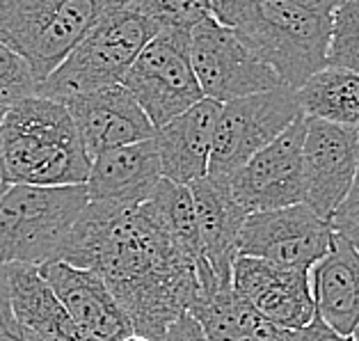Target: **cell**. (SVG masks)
<instances>
[{"mask_svg":"<svg viewBox=\"0 0 359 341\" xmlns=\"http://www.w3.org/2000/svg\"><path fill=\"white\" fill-rule=\"evenodd\" d=\"M135 5L158 30L190 32L199 21L213 16V0H137Z\"/></svg>","mask_w":359,"mask_h":341,"instance_id":"23","label":"cell"},{"mask_svg":"<svg viewBox=\"0 0 359 341\" xmlns=\"http://www.w3.org/2000/svg\"><path fill=\"white\" fill-rule=\"evenodd\" d=\"M0 110H3V108H0Z\"/></svg>","mask_w":359,"mask_h":341,"instance_id":"36","label":"cell"},{"mask_svg":"<svg viewBox=\"0 0 359 341\" xmlns=\"http://www.w3.org/2000/svg\"><path fill=\"white\" fill-rule=\"evenodd\" d=\"M0 161L14 183L76 186L92 159L62 101L32 94L0 110Z\"/></svg>","mask_w":359,"mask_h":341,"instance_id":"3","label":"cell"},{"mask_svg":"<svg viewBox=\"0 0 359 341\" xmlns=\"http://www.w3.org/2000/svg\"><path fill=\"white\" fill-rule=\"evenodd\" d=\"M332 10L302 0H213L215 19L293 90L327 67Z\"/></svg>","mask_w":359,"mask_h":341,"instance_id":"2","label":"cell"},{"mask_svg":"<svg viewBox=\"0 0 359 341\" xmlns=\"http://www.w3.org/2000/svg\"><path fill=\"white\" fill-rule=\"evenodd\" d=\"M304 119V204L330 222L355 177L359 131L306 115Z\"/></svg>","mask_w":359,"mask_h":341,"instance_id":"12","label":"cell"},{"mask_svg":"<svg viewBox=\"0 0 359 341\" xmlns=\"http://www.w3.org/2000/svg\"><path fill=\"white\" fill-rule=\"evenodd\" d=\"M195 204L201 252L220 282H231V264L238 257V234L245 222V208L236 202L229 183L211 177L190 183Z\"/></svg>","mask_w":359,"mask_h":341,"instance_id":"18","label":"cell"},{"mask_svg":"<svg viewBox=\"0 0 359 341\" xmlns=\"http://www.w3.org/2000/svg\"><path fill=\"white\" fill-rule=\"evenodd\" d=\"M37 268L85 335L96 341H119L133 332L115 295L92 270L72 266L67 261H48Z\"/></svg>","mask_w":359,"mask_h":341,"instance_id":"15","label":"cell"},{"mask_svg":"<svg viewBox=\"0 0 359 341\" xmlns=\"http://www.w3.org/2000/svg\"><path fill=\"white\" fill-rule=\"evenodd\" d=\"M37 87L39 81L30 65L5 41H0V108L5 110L25 96L37 94Z\"/></svg>","mask_w":359,"mask_h":341,"instance_id":"24","label":"cell"},{"mask_svg":"<svg viewBox=\"0 0 359 341\" xmlns=\"http://www.w3.org/2000/svg\"><path fill=\"white\" fill-rule=\"evenodd\" d=\"M188 37L190 32L158 30L142 46L121 81L154 128H161L204 99L190 65Z\"/></svg>","mask_w":359,"mask_h":341,"instance_id":"8","label":"cell"},{"mask_svg":"<svg viewBox=\"0 0 359 341\" xmlns=\"http://www.w3.org/2000/svg\"><path fill=\"white\" fill-rule=\"evenodd\" d=\"M332 227L309 204L248 213L238 234V255L286 268L309 270L327 255Z\"/></svg>","mask_w":359,"mask_h":341,"instance_id":"10","label":"cell"},{"mask_svg":"<svg viewBox=\"0 0 359 341\" xmlns=\"http://www.w3.org/2000/svg\"><path fill=\"white\" fill-rule=\"evenodd\" d=\"M288 339H291V330L277 328L275 323H270L252 307H248L243 319V328L233 341H288Z\"/></svg>","mask_w":359,"mask_h":341,"instance_id":"25","label":"cell"},{"mask_svg":"<svg viewBox=\"0 0 359 341\" xmlns=\"http://www.w3.org/2000/svg\"><path fill=\"white\" fill-rule=\"evenodd\" d=\"M0 341H34L19 328L12 314L10 293H7V273L3 264H0Z\"/></svg>","mask_w":359,"mask_h":341,"instance_id":"27","label":"cell"},{"mask_svg":"<svg viewBox=\"0 0 359 341\" xmlns=\"http://www.w3.org/2000/svg\"><path fill=\"white\" fill-rule=\"evenodd\" d=\"M119 3H137V0H119Z\"/></svg>","mask_w":359,"mask_h":341,"instance_id":"35","label":"cell"},{"mask_svg":"<svg viewBox=\"0 0 359 341\" xmlns=\"http://www.w3.org/2000/svg\"><path fill=\"white\" fill-rule=\"evenodd\" d=\"M156 32L158 25L135 3H117L83 34L72 53L39 81L37 94L62 101L72 94L121 83Z\"/></svg>","mask_w":359,"mask_h":341,"instance_id":"4","label":"cell"},{"mask_svg":"<svg viewBox=\"0 0 359 341\" xmlns=\"http://www.w3.org/2000/svg\"><path fill=\"white\" fill-rule=\"evenodd\" d=\"M220 108V101L204 96L195 106L154 131V145L165 179L190 186L192 181L206 177Z\"/></svg>","mask_w":359,"mask_h":341,"instance_id":"17","label":"cell"},{"mask_svg":"<svg viewBox=\"0 0 359 341\" xmlns=\"http://www.w3.org/2000/svg\"><path fill=\"white\" fill-rule=\"evenodd\" d=\"M344 202H357L359 204V145H357V165H355V177L353 183H350V190Z\"/></svg>","mask_w":359,"mask_h":341,"instance_id":"30","label":"cell"},{"mask_svg":"<svg viewBox=\"0 0 359 341\" xmlns=\"http://www.w3.org/2000/svg\"><path fill=\"white\" fill-rule=\"evenodd\" d=\"M161 177V161L151 135L94 156L85 188L90 202L137 206L151 195Z\"/></svg>","mask_w":359,"mask_h":341,"instance_id":"16","label":"cell"},{"mask_svg":"<svg viewBox=\"0 0 359 341\" xmlns=\"http://www.w3.org/2000/svg\"><path fill=\"white\" fill-rule=\"evenodd\" d=\"M348 341H359V323L353 328V332L348 335Z\"/></svg>","mask_w":359,"mask_h":341,"instance_id":"34","label":"cell"},{"mask_svg":"<svg viewBox=\"0 0 359 341\" xmlns=\"http://www.w3.org/2000/svg\"><path fill=\"white\" fill-rule=\"evenodd\" d=\"M119 341H151V339H147V337H142V335H137V332H128L126 337H121Z\"/></svg>","mask_w":359,"mask_h":341,"instance_id":"32","label":"cell"},{"mask_svg":"<svg viewBox=\"0 0 359 341\" xmlns=\"http://www.w3.org/2000/svg\"><path fill=\"white\" fill-rule=\"evenodd\" d=\"M300 112L359 131V74L325 67L295 90Z\"/></svg>","mask_w":359,"mask_h":341,"instance_id":"21","label":"cell"},{"mask_svg":"<svg viewBox=\"0 0 359 341\" xmlns=\"http://www.w3.org/2000/svg\"><path fill=\"white\" fill-rule=\"evenodd\" d=\"M332 232L344 236V239L359 252V204L357 202H341L339 208L330 215Z\"/></svg>","mask_w":359,"mask_h":341,"instance_id":"26","label":"cell"},{"mask_svg":"<svg viewBox=\"0 0 359 341\" xmlns=\"http://www.w3.org/2000/svg\"><path fill=\"white\" fill-rule=\"evenodd\" d=\"M297 115L300 106L295 90L288 85H277L273 90L222 103L206 177L226 181L259 149L291 126Z\"/></svg>","mask_w":359,"mask_h":341,"instance_id":"7","label":"cell"},{"mask_svg":"<svg viewBox=\"0 0 359 341\" xmlns=\"http://www.w3.org/2000/svg\"><path fill=\"white\" fill-rule=\"evenodd\" d=\"M231 286L254 312L282 330L302 328L316 314L309 270L304 268L238 255L231 264Z\"/></svg>","mask_w":359,"mask_h":341,"instance_id":"13","label":"cell"},{"mask_svg":"<svg viewBox=\"0 0 359 341\" xmlns=\"http://www.w3.org/2000/svg\"><path fill=\"white\" fill-rule=\"evenodd\" d=\"M60 261L96 273L137 335L158 341L201 293V270L144 204L87 202Z\"/></svg>","mask_w":359,"mask_h":341,"instance_id":"1","label":"cell"},{"mask_svg":"<svg viewBox=\"0 0 359 341\" xmlns=\"http://www.w3.org/2000/svg\"><path fill=\"white\" fill-rule=\"evenodd\" d=\"M90 159L154 135V124L121 83L62 99Z\"/></svg>","mask_w":359,"mask_h":341,"instance_id":"14","label":"cell"},{"mask_svg":"<svg viewBox=\"0 0 359 341\" xmlns=\"http://www.w3.org/2000/svg\"><path fill=\"white\" fill-rule=\"evenodd\" d=\"M311 298L316 314L348 337L359 323V252L332 232L330 250L309 268Z\"/></svg>","mask_w":359,"mask_h":341,"instance_id":"20","label":"cell"},{"mask_svg":"<svg viewBox=\"0 0 359 341\" xmlns=\"http://www.w3.org/2000/svg\"><path fill=\"white\" fill-rule=\"evenodd\" d=\"M188 55L206 99L226 103L284 85L273 69L261 62L238 34L215 16L199 21L190 30Z\"/></svg>","mask_w":359,"mask_h":341,"instance_id":"9","label":"cell"},{"mask_svg":"<svg viewBox=\"0 0 359 341\" xmlns=\"http://www.w3.org/2000/svg\"><path fill=\"white\" fill-rule=\"evenodd\" d=\"M7 293L19 328L34 341H96L69 316L37 266L7 264Z\"/></svg>","mask_w":359,"mask_h":341,"instance_id":"19","label":"cell"},{"mask_svg":"<svg viewBox=\"0 0 359 341\" xmlns=\"http://www.w3.org/2000/svg\"><path fill=\"white\" fill-rule=\"evenodd\" d=\"M304 128L306 119L300 112L291 126L226 179L233 199L245 213L304 202Z\"/></svg>","mask_w":359,"mask_h":341,"instance_id":"11","label":"cell"},{"mask_svg":"<svg viewBox=\"0 0 359 341\" xmlns=\"http://www.w3.org/2000/svg\"><path fill=\"white\" fill-rule=\"evenodd\" d=\"M12 179H10V174H7V170H5V165H3V161H0V197L5 195L7 192V188L12 186Z\"/></svg>","mask_w":359,"mask_h":341,"instance_id":"31","label":"cell"},{"mask_svg":"<svg viewBox=\"0 0 359 341\" xmlns=\"http://www.w3.org/2000/svg\"><path fill=\"white\" fill-rule=\"evenodd\" d=\"M288 341H348V337L339 335L334 328H330L318 314H313V319L306 326L291 330V339Z\"/></svg>","mask_w":359,"mask_h":341,"instance_id":"29","label":"cell"},{"mask_svg":"<svg viewBox=\"0 0 359 341\" xmlns=\"http://www.w3.org/2000/svg\"><path fill=\"white\" fill-rule=\"evenodd\" d=\"M327 67L359 74V0H339L332 10Z\"/></svg>","mask_w":359,"mask_h":341,"instance_id":"22","label":"cell"},{"mask_svg":"<svg viewBox=\"0 0 359 341\" xmlns=\"http://www.w3.org/2000/svg\"><path fill=\"white\" fill-rule=\"evenodd\" d=\"M158 341H208V339L204 335V330H201L199 321L190 312H183L181 316H177L170 323Z\"/></svg>","mask_w":359,"mask_h":341,"instance_id":"28","label":"cell"},{"mask_svg":"<svg viewBox=\"0 0 359 341\" xmlns=\"http://www.w3.org/2000/svg\"><path fill=\"white\" fill-rule=\"evenodd\" d=\"M302 3H316V5H327V7H337L339 0H302Z\"/></svg>","mask_w":359,"mask_h":341,"instance_id":"33","label":"cell"},{"mask_svg":"<svg viewBox=\"0 0 359 341\" xmlns=\"http://www.w3.org/2000/svg\"><path fill=\"white\" fill-rule=\"evenodd\" d=\"M90 202L85 183H12L0 197V264L60 261L78 215Z\"/></svg>","mask_w":359,"mask_h":341,"instance_id":"5","label":"cell"},{"mask_svg":"<svg viewBox=\"0 0 359 341\" xmlns=\"http://www.w3.org/2000/svg\"><path fill=\"white\" fill-rule=\"evenodd\" d=\"M119 0H0V41L43 81Z\"/></svg>","mask_w":359,"mask_h":341,"instance_id":"6","label":"cell"}]
</instances>
